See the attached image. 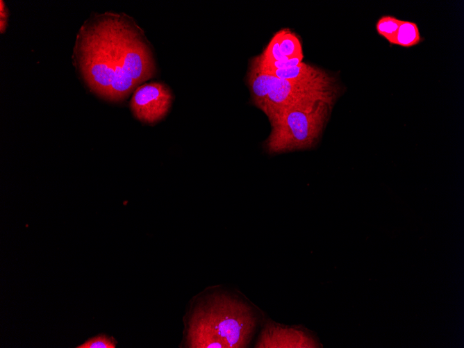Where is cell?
Instances as JSON below:
<instances>
[{
    "label": "cell",
    "mask_w": 464,
    "mask_h": 348,
    "mask_svg": "<svg viewBox=\"0 0 464 348\" xmlns=\"http://www.w3.org/2000/svg\"><path fill=\"white\" fill-rule=\"evenodd\" d=\"M140 30L127 17L113 13L99 15L81 28L74 58L84 81L99 97L121 101L155 75Z\"/></svg>",
    "instance_id": "1"
},
{
    "label": "cell",
    "mask_w": 464,
    "mask_h": 348,
    "mask_svg": "<svg viewBox=\"0 0 464 348\" xmlns=\"http://www.w3.org/2000/svg\"><path fill=\"white\" fill-rule=\"evenodd\" d=\"M258 317L247 303L225 292L206 296L192 317L187 342L189 347L240 348L248 346Z\"/></svg>",
    "instance_id": "2"
},
{
    "label": "cell",
    "mask_w": 464,
    "mask_h": 348,
    "mask_svg": "<svg viewBox=\"0 0 464 348\" xmlns=\"http://www.w3.org/2000/svg\"><path fill=\"white\" fill-rule=\"evenodd\" d=\"M247 81L251 102L268 119L301 104L320 101L333 104L339 92L336 83H301L278 78L262 71L251 60Z\"/></svg>",
    "instance_id": "3"
},
{
    "label": "cell",
    "mask_w": 464,
    "mask_h": 348,
    "mask_svg": "<svg viewBox=\"0 0 464 348\" xmlns=\"http://www.w3.org/2000/svg\"><path fill=\"white\" fill-rule=\"evenodd\" d=\"M316 101L283 110L269 119L271 132L263 147L270 154L309 149L318 142L333 108Z\"/></svg>",
    "instance_id": "4"
},
{
    "label": "cell",
    "mask_w": 464,
    "mask_h": 348,
    "mask_svg": "<svg viewBox=\"0 0 464 348\" xmlns=\"http://www.w3.org/2000/svg\"><path fill=\"white\" fill-rule=\"evenodd\" d=\"M172 95L169 88L159 82H151L138 86L132 96L130 107L140 121L153 124L167 113Z\"/></svg>",
    "instance_id": "5"
},
{
    "label": "cell",
    "mask_w": 464,
    "mask_h": 348,
    "mask_svg": "<svg viewBox=\"0 0 464 348\" xmlns=\"http://www.w3.org/2000/svg\"><path fill=\"white\" fill-rule=\"evenodd\" d=\"M317 346L315 340L304 331L269 321L263 329L255 347L307 348Z\"/></svg>",
    "instance_id": "6"
},
{
    "label": "cell",
    "mask_w": 464,
    "mask_h": 348,
    "mask_svg": "<svg viewBox=\"0 0 464 348\" xmlns=\"http://www.w3.org/2000/svg\"><path fill=\"white\" fill-rule=\"evenodd\" d=\"M262 71L278 78L292 81L301 83H332L335 79L324 70L304 62L283 69H272L259 66L251 59Z\"/></svg>",
    "instance_id": "7"
},
{
    "label": "cell",
    "mask_w": 464,
    "mask_h": 348,
    "mask_svg": "<svg viewBox=\"0 0 464 348\" xmlns=\"http://www.w3.org/2000/svg\"><path fill=\"white\" fill-rule=\"evenodd\" d=\"M281 54L288 59L304 58L299 38L289 29H281L275 33Z\"/></svg>",
    "instance_id": "8"
},
{
    "label": "cell",
    "mask_w": 464,
    "mask_h": 348,
    "mask_svg": "<svg viewBox=\"0 0 464 348\" xmlns=\"http://www.w3.org/2000/svg\"><path fill=\"white\" fill-rule=\"evenodd\" d=\"M422 41L417 25L409 21L401 20L399 26L395 44L403 47H411Z\"/></svg>",
    "instance_id": "9"
},
{
    "label": "cell",
    "mask_w": 464,
    "mask_h": 348,
    "mask_svg": "<svg viewBox=\"0 0 464 348\" xmlns=\"http://www.w3.org/2000/svg\"><path fill=\"white\" fill-rule=\"evenodd\" d=\"M401 22V19L393 16H382L376 23V32L390 44H395L396 35Z\"/></svg>",
    "instance_id": "10"
},
{
    "label": "cell",
    "mask_w": 464,
    "mask_h": 348,
    "mask_svg": "<svg viewBox=\"0 0 464 348\" xmlns=\"http://www.w3.org/2000/svg\"><path fill=\"white\" fill-rule=\"evenodd\" d=\"M117 341L106 334H99L87 340L76 348H115Z\"/></svg>",
    "instance_id": "11"
},
{
    "label": "cell",
    "mask_w": 464,
    "mask_h": 348,
    "mask_svg": "<svg viewBox=\"0 0 464 348\" xmlns=\"http://www.w3.org/2000/svg\"><path fill=\"white\" fill-rule=\"evenodd\" d=\"M260 55L264 59L270 61L283 62L290 60L281 54L276 34H274L263 52Z\"/></svg>",
    "instance_id": "12"
},
{
    "label": "cell",
    "mask_w": 464,
    "mask_h": 348,
    "mask_svg": "<svg viewBox=\"0 0 464 348\" xmlns=\"http://www.w3.org/2000/svg\"><path fill=\"white\" fill-rule=\"evenodd\" d=\"M8 17V11L4 2L1 0L0 1V31L1 33H3L6 28Z\"/></svg>",
    "instance_id": "13"
}]
</instances>
